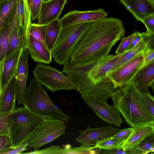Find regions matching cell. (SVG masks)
<instances>
[{"label":"cell","instance_id":"1","mask_svg":"<svg viewBox=\"0 0 154 154\" xmlns=\"http://www.w3.org/2000/svg\"><path fill=\"white\" fill-rule=\"evenodd\" d=\"M125 32L122 22L119 19L105 17L91 22L82 36L69 60L100 61L109 54Z\"/></svg>","mask_w":154,"mask_h":154},{"label":"cell","instance_id":"2","mask_svg":"<svg viewBox=\"0 0 154 154\" xmlns=\"http://www.w3.org/2000/svg\"><path fill=\"white\" fill-rule=\"evenodd\" d=\"M110 97L113 106L132 127L154 124V117L145 104L141 91L132 81L117 88Z\"/></svg>","mask_w":154,"mask_h":154},{"label":"cell","instance_id":"3","mask_svg":"<svg viewBox=\"0 0 154 154\" xmlns=\"http://www.w3.org/2000/svg\"><path fill=\"white\" fill-rule=\"evenodd\" d=\"M23 106L38 116L68 121L69 116L51 100L42 85L35 78L30 80L23 101Z\"/></svg>","mask_w":154,"mask_h":154},{"label":"cell","instance_id":"4","mask_svg":"<svg viewBox=\"0 0 154 154\" xmlns=\"http://www.w3.org/2000/svg\"><path fill=\"white\" fill-rule=\"evenodd\" d=\"M10 116L12 120L10 129L11 147L28 140L37 127L45 118L36 115L24 106L16 107Z\"/></svg>","mask_w":154,"mask_h":154},{"label":"cell","instance_id":"5","mask_svg":"<svg viewBox=\"0 0 154 154\" xmlns=\"http://www.w3.org/2000/svg\"><path fill=\"white\" fill-rule=\"evenodd\" d=\"M91 22L76 24L62 28L51 52L52 57L59 65L70 59L82 34Z\"/></svg>","mask_w":154,"mask_h":154},{"label":"cell","instance_id":"6","mask_svg":"<svg viewBox=\"0 0 154 154\" xmlns=\"http://www.w3.org/2000/svg\"><path fill=\"white\" fill-rule=\"evenodd\" d=\"M66 128L64 121L45 118L29 138L28 147L33 148L34 151L38 150L42 146L65 134Z\"/></svg>","mask_w":154,"mask_h":154},{"label":"cell","instance_id":"7","mask_svg":"<svg viewBox=\"0 0 154 154\" xmlns=\"http://www.w3.org/2000/svg\"><path fill=\"white\" fill-rule=\"evenodd\" d=\"M32 72L34 78L52 92L76 89L72 81L54 67L40 63Z\"/></svg>","mask_w":154,"mask_h":154},{"label":"cell","instance_id":"8","mask_svg":"<svg viewBox=\"0 0 154 154\" xmlns=\"http://www.w3.org/2000/svg\"><path fill=\"white\" fill-rule=\"evenodd\" d=\"M143 52L124 63L106 76L112 82L115 88L123 86L132 81L137 72L144 65Z\"/></svg>","mask_w":154,"mask_h":154},{"label":"cell","instance_id":"9","mask_svg":"<svg viewBox=\"0 0 154 154\" xmlns=\"http://www.w3.org/2000/svg\"><path fill=\"white\" fill-rule=\"evenodd\" d=\"M121 130L111 125L94 128L88 126L80 132L75 140L81 146H94L99 142L112 137Z\"/></svg>","mask_w":154,"mask_h":154},{"label":"cell","instance_id":"10","mask_svg":"<svg viewBox=\"0 0 154 154\" xmlns=\"http://www.w3.org/2000/svg\"><path fill=\"white\" fill-rule=\"evenodd\" d=\"M28 54L27 48L22 50L14 73L16 97L18 105L22 103L27 90L29 66Z\"/></svg>","mask_w":154,"mask_h":154},{"label":"cell","instance_id":"11","mask_svg":"<svg viewBox=\"0 0 154 154\" xmlns=\"http://www.w3.org/2000/svg\"><path fill=\"white\" fill-rule=\"evenodd\" d=\"M107 13L99 8L86 11L74 10L69 12L60 19L62 28L84 23L93 22L106 17Z\"/></svg>","mask_w":154,"mask_h":154},{"label":"cell","instance_id":"12","mask_svg":"<svg viewBox=\"0 0 154 154\" xmlns=\"http://www.w3.org/2000/svg\"><path fill=\"white\" fill-rule=\"evenodd\" d=\"M81 97L102 120L110 124L120 126L123 121L119 112L113 105L99 102L87 97Z\"/></svg>","mask_w":154,"mask_h":154},{"label":"cell","instance_id":"13","mask_svg":"<svg viewBox=\"0 0 154 154\" xmlns=\"http://www.w3.org/2000/svg\"><path fill=\"white\" fill-rule=\"evenodd\" d=\"M67 0H48L42 2L38 17L37 24L47 25L59 16Z\"/></svg>","mask_w":154,"mask_h":154},{"label":"cell","instance_id":"14","mask_svg":"<svg viewBox=\"0 0 154 154\" xmlns=\"http://www.w3.org/2000/svg\"><path fill=\"white\" fill-rule=\"evenodd\" d=\"M27 49L35 62L48 64L51 62L52 56L47 47L40 41L27 34Z\"/></svg>","mask_w":154,"mask_h":154},{"label":"cell","instance_id":"15","mask_svg":"<svg viewBox=\"0 0 154 154\" xmlns=\"http://www.w3.org/2000/svg\"><path fill=\"white\" fill-rule=\"evenodd\" d=\"M137 21L142 22L148 16L154 14V4L149 0H119Z\"/></svg>","mask_w":154,"mask_h":154},{"label":"cell","instance_id":"16","mask_svg":"<svg viewBox=\"0 0 154 154\" xmlns=\"http://www.w3.org/2000/svg\"><path fill=\"white\" fill-rule=\"evenodd\" d=\"M22 50L15 51L7 55L0 62L3 90L7 86L17 69Z\"/></svg>","mask_w":154,"mask_h":154},{"label":"cell","instance_id":"17","mask_svg":"<svg viewBox=\"0 0 154 154\" xmlns=\"http://www.w3.org/2000/svg\"><path fill=\"white\" fill-rule=\"evenodd\" d=\"M27 29L20 24L18 18L11 34L7 55L15 51L27 48Z\"/></svg>","mask_w":154,"mask_h":154},{"label":"cell","instance_id":"18","mask_svg":"<svg viewBox=\"0 0 154 154\" xmlns=\"http://www.w3.org/2000/svg\"><path fill=\"white\" fill-rule=\"evenodd\" d=\"M132 81L141 91L149 90L152 87L153 91L154 61L141 68L135 75Z\"/></svg>","mask_w":154,"mask_h":154},{"label":"cell","instance_id":"19","mask_svg":"<svg viewBox=\"0 0 154 154\" xmlns=\"http://www.w3.org/2000/svg\"><path fill=\"white\" fill-rule=\"evenodd\" d=\"M16 100L14 74L3 90V94L1 99L0 112L14 110L16 108L15 106Z\"/></svg>","mask_w":154,"mask_h":154},{"label":"cell","instance_id":"20","mask_svg":"<svg viewBox=\"0 0 154 154\" xmlns=\"http://www.w3.org/2000/svg\"><path fill=\"white\" fill-rule=\"evenodd\" d=\"M154 134V124H148L133 128L129 137L125 141L122 147L125 150L138 144L147 136Z\"/></svg>","mask_w":154,"mask_h":154},{"label":"cell","instance_id":"21","mask_svg":"<svg viewBox=\"0 0 154 154\" xmlns=\"http://www.w3.org/2000/svg\"><path fill=\"white\" fill-rule=\"evenodd\" d=\"M18 19L16 9L14 16L10 22L0 29V62L7 55L11 34Z\"/></svg>","mask_w":154,"mask_h":154},{"label":"cell","instance_id":"22","mask_svg":"<svg viewBox=\"0 0 154 154\" xmlns=\"http://www.w3.org/2000/svg\"><path fill=\"white\" fill-rule=\"evenodd\" d=\"M149 33L147 34L137 44L121 54V57L115 65L113 71L121 66L143 52L147 48V42Z\"/></svg>","mask_w":154,"mask_h":154},{"label":"cell","instance_id":"23","mask_svg":"<svg viewBox=\"0 0 154 154\" xmlns=\"http://www.w3.org/2000/svg\"><path fill=\"white\" fill-rule=\"evenodd\" d=\"M61 29L59 19L55 20L47 25L45 42L47 48L51 51L57 41Z\"/></svg>","mask_w":154,"mask_h":154},{"label":"cell","instance_id":"24","mask_svg":"<svg viewBox=\"0 0 154 154\" xmlns=\"http://www.w3.org/2000/svg\"><path fill=\"white\" fill-rule=\"evenodd\" d=\"M18 0H5L0 11V29L8 24L17 9Z\"/></svg>","mask_w":154,"mask_h":154},{"label":"cell","instance_id":"25","mask_svg":"<svg viewBox=\"0 0 154 154\" xmlns=\"http://www.w3.org/2000/svg\"><path fill=\"white\" fill-rule=\"evenodd\" d=\"M17 11L20 24L28 28L31 23V20L30 11L26 0H18Z\"/></svg>","mask_w":154,"mask_h":154},{"label":"cell","instance_id":"26","mask_svg":"<svg viewBox=\"0 0 154 154\" xmlns=\"http://www.w3.org/2000/svg\"><path fill=\"white\" fill-rule=\"evenodd\" d=\"M47 25H41L31 23L27 29V34L40 41L46 46L45 39Z\"/></svg>","mask_w":154,"mask_h":154},{"label":"cell","instance_id":"27","mask_svg":"<svg viewBox=\"0 0 154 154\" xmlns=\"http://www.w3.org/2000/svg\"><path fill=\"white\" fill-rule=\"evenodd\" d=\"M124 140L113 137L97 143L94 146L101 149L109 150L122 147Z\"/></svg>","mask_w":154,"mask_h":154},{"label":"cell","instance_id":"28","mask_svg":"<svg viewBox=\"0 0 154 154\" xmlns=\"http://www.w3.org/2000/svg\"><path fill=\"white\" fill-rule=\"evenodd\" d=\"M145 154L154 151V134L144 138L138 144Z\"/></svg>","mask_w":154,"mask_h":154},{"label":"cell","instance_id":"29","mask_svg":"<svg viewBox=\"0 0 154 154\" xmlns=\"http://www.w3.org/2000/svg\"><path fill=\"white\" fill-rule=\"evenodd\" d=\"M139 33L136 31L128 37H124L116 51V54H121L128 50L132 40Z\"/></svg>","mask_w":154,"mask_h":154},{"label":"cell","instance_id":"30","mask_svg":"<svg viewBox=\"0 0 154 154\" xmlns=\"http://www.w3.org/2000/svg\"><path fill=\"white\" fill-rule=\"evenodd\" d=\"M65 148L59 146L53 145L44 149L23 153L27 154H64Z\"/></svg>","mask_w":154,"mask_h":154},{"label":"cell","instance_id":"31","mask_svg":"<svg viewBox=\"0 0 154 154\" xmlns=\"http://www.w3.org/2000/svg\"><path fill=\"white\" fill-rule=\"evenodd\" d=\"M12 111L0 112V131L5 130L10 132L12 120L10 115Z\"/></svg>","mask_w":154,"mask_h":154},{"label":"cell","instance_id":"32","mask_svg":"<svg viewBox=\"0 0 154 154\" xmlns=\"http://www.w3.org/2000/svg\"><path fill=\"white\" fill-rule=\"evenodd\" d=\"M29 144L28 140L14 147L10 146L9 148L0 152V154H20L27 149Z\"/></svg>","mask_w":154,"mask_h":154},{"label":"cell","instance_id":"33","mask_svg":"<svg viewBox=\"0 0 154 154\" xmlns=\"http://www.w3.org/2000/svg\"><path fill=\"white\" fill-rule=\"evenodd\" d=\"M141 93L146 106L154 117V100L153 96L150 94L149 90L141 91Z\"/></svg>","mask_w":154,"mask_h":154},{"label":"cell","instance_id":"34","mask_svg":"<svg viewBox=\"0 0 154 154\" xmlns=\"http://www.w3.org/2000/svg\"><path fill=\"white\" fill-rule=\"evenodd\" d=\"M45 0H32L30 10L31 21L36 19L38 15L41 5Z\"/></svg>","mask_w":154,"mask_h":154},{"label":"cell","instance_id":"35","mask_svg":"<svg viewBox=\"0 0 154 154\" xmlns=\"http://www.w3.org/2000/svg\"><path fill=\"white\" fill-rule=\"evenodd\" d=\"M142 22L146 28V32L150 33H154V14L144 18Z\"/></svg>","mask_w":154,"mask_h":154},{"label":"cell","instance_id":"36","mask_svg":"<svg viewBox=\"0 0 154 154\" xmlns=\"http://www.w3.org/2000/svg\"><path fill=\"white\" fill-rule=\"evenodd\" d=\"M133 130V128L121 129L112 137L116 138L125 141L129 137Z\"/></svg>","mask_w":154,"mask_h":154},{"label":"cell","instance_id":"37","mask_svg":"<svg viewBox=\"0 0 154 154\" xmlns=\"http://www.w3.org/2000/svg\"><path fill=\"white\" fill-rule=\"evenodd\" d=\"M11 146L10 137L7 135L0 136V152L6 150Z\"/></svg>","mask_w":154,"mask_h":154},{"label":"cell","instance_id":"38","mask_svg":"<svg viewBox=\"0 0 154 154\" xmlns=\"http://www.w3.org/2000/svg\"><path fill=\"white\" fill-rule=\"evenodd\" d=\"M143 53L144 55L143 66H144L154 61V49H146Z\"/></svg>","mask_w":154,"mask_h":154},{"label":"cell","instance_id":"39","mask_svg":"<svg viewBox=\"0 0 154 154\" xmlns=\"http://www.w3.org/2000/svg\"><path fill=\"white\" fill-rule=\"evenodd\" d=\"M101 153L112 154H127L126 150H125L122 147L119 148L109 150H103Z\"/></svg>","mask_w":154,"mask_h":154},{"label":"cell","instance_id":"40","mask_svg":"<svg viewBox=\"0 0 154 154\" xmlns=\"http://www.w3.org/2000/svg\"><path fill=\"white\" fill-rule=\"evenodd\" d=\"M143 36V32L139 34L132 40L128 50L137 44L142 39Z\"/></svg>","mask_w":154,"mask_h":154},{"label":"cell","instance_id":"41","mask_svg":"<svg viewBox=\"0 0 154 154\" xmlns=\"http://www.w3.org/2000/svg\"><path fill=\"white\" fill-rule=\"evenodd\" d=\"M1 78H2V73H1V69L0 65V95L1 96H2L3 94V90L2 88V84H1Z\"/></svg>","mask_w":154,"mask_h":154},{"label":"cell","instance_id":"42","mask_svg":"<svg viewBox=\"0 0 154 154\" xmlns=\"http://www.w3.org/2000/svg\"><path fill=\"white\" fill-rule=\"evenodd\" d=\"M2 135H7L10 137V132L7 131H0V136Z\"/></svg>","mask_w":154,"mask_h":154},{"label":"cell","instance_id":"43","mask_svg":"<svg viewBox=\"0 0 154 154\" xmlns=\"http://www.w3.org/2000/svg\"><path fill=\"white\" fill-rule=\"evenodd\" d=\"M32 0H26V2L29 11L31 7Z\"/></svg>","mask_w":154,"mask_h":154},{"label":"cell","instance_id":"44","mask_svg":"<svg viewBox=\"0 0 154 154\" xmlns=\"http://www.w3.org/2000/svg\"><path fill=\"white\" fill-rule=\"evenodd\" d=\"M5 0H0V11L4 4Z\"/></svg>","mask_w":154,"mask_h":154},{"label":"cell","instance_id":"45","mask_svg":"<svg viewBox=\"0 0 154 154\" xmlns=\"http://www.w3.org/2000/svg\"><path fill=\"white\" fill-rule=\"evenodd\" d=\"M153 4H154V0H149Z\"/></svg>","mask_w":154,"mask_h":154},{"label":"cell","instance_id":"46","mask_svg":"<svg viewBox=\"0 0 154 154\" xmlns=\"http://www.w3.org/2000/svg\"><path fill=\"white\" fill-rule=\"evenodd\" d=\"M1 95H0V102H1Z\"/></svg>","mask_w":154,"mask_h":154},{"label":"cell","instance_id":"47","mask_svg":"<svg viewBox=\"0 0 154 154\" xmlns=\"http://www.w3.org/2000/svg\"></svg>","mask_w":154,"mask_h":154}]
</instances>
